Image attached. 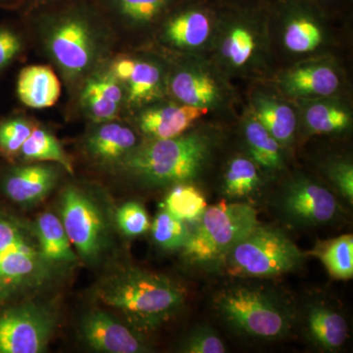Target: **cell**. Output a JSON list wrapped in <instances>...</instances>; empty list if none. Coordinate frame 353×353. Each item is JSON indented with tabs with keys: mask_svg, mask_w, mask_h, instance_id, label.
Listing matches in <instances>:
<instances>
[{
	"mask_svg": "<svg viewBox=\"0 0 353 353\" xmlns=\"http://www.w3.org/2000/svg\"><path fill=\"white\" fill-rule=\"evenodd\" d=\"M23 50V41L15 30L0 26V73L9 66Z\"/></svg>",
	"mask_w": 353,
	"mask_h": 353,
	"instance_id": "obj_37",
	"label": "cell"
},
{
	"mask_svg": "<svg viewBox=\"0 0 353 353\" xmlns=\"http://www.w3.org/2000/svg\"><path fill=\"white\" fill-rule=\"evenodd\" d=\"M59 165L34 163L14 166L0 179L2 194L23 208L36 205L55 189L61 176Z\"/></svg>",
	"mask_w": 353,
	"mask_h": 353,
	"instance_id": "obj_12",
	"label": "cell"
},
{
	"mask_svg": "<svg viewBox=\"0 0 353 353\" xmlns=\"http://www.w3.org/2000/svg\"><path fill=\"white\" fill-rule=\"evenodd\" d=\"M34 127L32 121L21 116L0 121V154L7 159L17 158Z\"/></svg>",
	"mask_w": 353,
	"mask_h": 353,
	"instance_id": "obj_33",
	"label": "cell"
},
{
	"mask_svg": "<svg viewBox=\"0 0 353 353\" xmlns=\"http://www.w3.org/2000/svg\"><path fill=\"white\" fill-rule=\"evenodd\" d=\"M164 208L178 219L196 221L208 208L201 190L187 183H176L165 199Z\"/></svg>",
	"mask_w": 353,
	"mask_h": 353,
	"instance_id": "obj_29",
	"label": "cell"
},
{
	"mask_svg": "<svg viewBox=\"0 0 353 353\" xmlns=\"http://www.w3.org/2000/svg\"><path fill=\"white\" fill-rule=\"evenodd\" d=\"M32 6L39 9L50 8V7L63 6L78 0H30Z\"/></svg>",
	"mask_w": 353,
	"mask_h": 353,
	"instance_id": "obj_39",
	"label": "cell"
},
{
	"mask_svg": "<svg viewBox=\"0 0 353 353\" xmlns=\"http://www.w3.org/2000/svg\"><path fill=\"white\" fill-rule=\"evenodd\" d=\"M190 234L183 221L172 215L164 206L155 216L152 226V239L162 250L171 252L183 248Z\"/></svg>",
	"mask_w": 353,
	"mask_h": 353,
	"instance_id": "obj_32",
	"label": "cell"
},
{
	"mask_svg": "<svg viewBox=\"0 0 353 353\" xmlns=\"http://www.w3.org/2000/svg\"><path fill=\"white\" fill-rule=\"evenodd\" d=\"M330 176L340 190L343 197L347 199L350 203L353 201V169L352 164L347 162H341L331 167Z\"/></svg>",
	"mask_w": 353,
	"mask_h": 353,
	"instance_id": "obj_38",
	"label": "cell"
},
{
	"mask_svg": "<svg viewBox=\"0 0 353 353\" xmlns=\"http://www.w3.org/2000/svg\"><path fill=\"white\" fill-rule=\"evenodd\" d=\"M32 225L39 248L44 256L53 263L73 268L79 257L72 250L71 241L59 216L46 211L41 213Z\"/></svg>",
	"mask_w": 353,
	"mask_h": 353,
	"instance_id": "obj_21",
	"label": "cell"
},
{
	"mask_svg": "<svg viewBox=\"0 0 353 353\" xmlns=\"http://www.w3.org/2000/svg\"><path fill=\"white\" fill-rule=\"evenodd\" d=\"M18 158L24 162H52L70 174L74 173L71 158L54 134L41 127H34L21 148Z\"/></svg>",
	"mask_w": 353,
	"mask_h": 353,
	"instance_id": "obj_24",
	"label": "cell"
},
{
	"mask_svg": "<svg viewBox=\"0 0 353 353\" xmlns=\"http://www.w3.org/2000/svg\"><path fill=\"white\" fill-rule=\"evenodd\" d=\"M245 136L253 161L268 170L282 168L280 143L256 118H250L246 121Z\"/></svg>",
	"mask_w": 353,
	"mask_h": 353,
	"instance_id": "obj_27",
	"label": "cell"
},
{
	"mask_svg": "<svg viewBox=\"0 0 353 353\" xmlns=\"http://www.w3.org/2000/svg\"><path fill=\"white\" fill-rule=\"evenodd\" d=\"M217 307L227 322L248 336L279 338L290 329V318L285 310L257 290H228L218 297Z\"/></svg>",
	"mask_w": 353,
	"mask_h": 353,
	"instance_id": "obj_9",
	"label": "cell"
},
{
	"mask_svg": "<svg viewBox=\"0 0 353 353\" xmlns=\"http://www.w3.org/2000/svg\"><path fill=\"white\" fill-rule=\"evenodd\" d=\"M259 224L256 210L252 206L221 201L204 210L183 248V254L190 261L199 263L223 260L234 245Z\"/></svg>",
	"mask_w": 353,
	"mask_h": 353,
	"instance_id": "obj_5",
	"label": "cell"
},
{
	"mask_svg": "<svg viewBox=\"0 0 353 353\" xmlns=\"http://www.w3.org/2000/svg\"><path fill=\"white\" fill-rule=\"evenodd\" d=\"M139 145L131 128L113 120L95 123L85 137L83 148L95 163L117 169Z\"/></svg>",
	"mask_w": 353,
	"mask_h": 353,
	"instance_id": "obj_13",
	"label": "cell"
},
{
	"mask_svg": "<svg viewBox=\"0 0 353 353\" xmlns=\"http://www.w3.org/2000/svg\"><path fill=\"white\" fill-rule=\"evenodd\" d=\"M307 321L309 333L324 350H338L347 341V322L343 316L331 308L314 306L309 311Z\"/></svg>",
	"mask_w": 353,
	"mask_h": 353,
	"instance_id": "obj_25",
	"label": "cell"
},
{
	"mask_svg": "<svg viewBox=\"0 0 353 353\" xmlns=\"http://www.w3.org/2000/svg\"><path fill=\"white\" fill-rule=\"evenodd\" d=\"M223 260L231 275L266 278L297 268L303 253L282 232L259 224Z\"/></svg>",
	"mask_w": 353,
	"mask_h": 353,
	"instance_id": "obj_6",
	"label": "cell"
},
{
	"mask_svg": "<svg viewBox=\"0 0 353 353\" xmlns=\"http://www.w3.org/2000/svg\"><path fill=\"white\" fill-rule=\"evenodd\" d=\"M132 105L148 103L161 95L162 72L157 64L132 57H119L109 67Z\"/></svg>",
	"mask_w": 353,
	"mask_h": 353,
	"instance_id": "obj_14",
	"label": "cell"
},
{
	"mask_svg": "<svg viewBox=\"0 0 353 353\" xmlns=\"http://www.w3.org/2000/svg\"><path fill=\"white\" fill-rule=\"evenodd\" d=\"M70 270L44 256L32 222L0 206V307L57 287Z\"/></svg>",
	"mask_w": 353,
	"mask_h": 353,
	"instance_id": "obj_1",
	"label": "cell"
},
{
	"mask_svg": "<svg viewBox=\"0 0 353 353\" xmlns=\"http://www.w3.org/2000/svg\"><path fill=\"white\" fill-rule=\"evenodd\" d=\"M283 214L299 226H319L333 220L338 212L334 194L320 183L308 179L292 181L280 199Z\"/></svg>",
	"mask_w": 353,
	"mask_h": 353,
	"instance_id": "obj_11",
	"label": "cell"
},
{
	"mask_svg": "<svg viewBox=\"0 0 353 353\" xmlns=\"http://www.w3.org/2000/svg\"><path fill=\"white\" fill-rule=\"evenodd\" d=\"M330 275L338 280H350L353 276V236L345 234L327 241L316 248Z\"/></svg>",
	"mask_w": 353,
	"mask_h": 353,
	"instance_id": "obj_28",
	"label": "cell"
},
{
	"mask_svg": "<svg viewBox=\"0 0 353 353\" xmlns=\"http://www.w3.org/2000/svg\"><path fill=\"white\" fill-rule=\"evenodd\" d=\"M22 0H0V7H9L19 3Z\"/></svg>",
	"mask_w": 353,
	"mask_h": 353,
	"instance_id": "obj_40",
	"label": "cell"
},
{
	"mask_svg": "<svg viewBox=\"0 0 353 353\" xmlns=\"http://www.w3.org/2000/svg\"><path fill=\"white\" fill-rule=\"evenodd\" d=\"M164 36L176 48H196L206 43L212 29L210 9L199 4L178 6L167 14Z\"/></svg>",
	"mask_w": 353,
	"mask_h": 353,
	"instance_id": "obj_17",
	"label": "cell"
},
{
	"mask_svg": "<svg viewBox=\"0 0 353 353\" xmlns=\"http://www.w3.org/2000/svg\"><path fill=\"white\" fill-rule=\"evenodd\" d=\"M17 94L28 108H51L59 99L61 85L50 66L32 65L21 70L17 81Z\"/></svg>",
	"mask_w": 353,
	"mask_h": 353,
	"instance_id": "obj_18",
	"label": "cell"
},
{
	"mask_svg": "<svg viewBox=\"0 0 353 353\" xmlns=\"http://www.w3.org/2000/svg\"><path fill=\"white\" fill-rule=\"evenodd\" d=\"M78 334L88 347L97 352H150V345L141 332L99 308L88 310L82 316Z\"/></svg>",
	"mask_w": 353,
	"mask_h": 353,
	"instance_id": "obj_10",
	"label": "cell"
},
{
	"mask_svg": "<svg viewBox=\"0 0 353 353\" xmlns=\"http://www.w3.org/2000/svg\"><path fill=\"white\" fill-rule=\"evenodd\" d=\"M116 224L126 236H138L150 228V218L145 208L139 202L128 201L116 211Z\"/></svg>",
	"mask_w": 353,
	"mask_h": 353,
	"instance_id": "obj_35",
	"label": "cell"
},
{
	"mask_svg": "<svg viewBox=\"0 0 353 353\" xmlns=\"http://www.w3.org/2000/svg\"><path fill=\"white\" fill-rule=\"evenodd\" d=\"M170 90L179 101L187 105L209 108L219 99V88L206 74L182 70L172 77Z\"/></svg>",
	"mask_w": 353,
	"mask_h": 353,
	"instance_id": "obj_23",
	"label": "cell"
},
{
	"mask_svg": "<svg viewBox=\"0 0 353 353\" xmlns=\"http://www.w3.org/2000/svg\"><path fill=\"white\" fill-rule=\"evenodd\" d=\"M310 3H325V2L333 1V0H305Z\"/></svg>",
	"mask_w": 353,
	"mask_h": 353,
	"instance_id": "obj_41",
	"label": "cell"
},
{
	"mask_svg": "<svg viewBox=\"0 0 353 353\" xmlns=\"http://www.w3.org/2000/svg\"><path fill=\"white\" fill-rule=\"evenodd\" d=\"M214 148L210 134L189 132L139 145L117 169L150 188L188 183L201 175Z\"/></svg>",
	"mask_w": 353,
	"mask_h": 353,
	"instance_id": "obj_3",
	"label": "cell"
},
{
	"mask_svg": "<svg viewBox=\"0 0 353 353\" xmlns=\"http://www.w3.org/2000/svg\"><path fill=\"white\" fill-rule=\"evenodd\" d=\"M59 218L71 245L87 263H94L108 250L110 230L104 209L92 194L78 185L62 190Z\"/></svg>",
	"mask_w": 353,
	"mask_h": 353,
	"instance_id": "obj_7",
	"label": "cell"
},
{
	"mask_svg": "<svg viewBox=\"0 0 353 353\" xmlns=\"http://www.w3.org/2000/svg\"><path fill=\"white\" fill-rule=\"evenodd\" d=\"M288 94L296 97H328L340 85L336 71L326 64H306L290 70L282 81Z\"/></svg>",
	"mask_w": 353,
	"mask_h": 353,
	"instance_id": "obj_19",
	"label": "cell"
},
{
	"mask_svg": "<svg viewBox=\"0 0 353 353\" xmlns=\"http://www.w3.org/2000/svg\"><path fill=\"white\" fill-rule=\"evenodd\" d=\"M254 109L255 118L279 143H289L296 131V116L288 104L261 95L255 99Z\"/></svg>",
	"mask_w": 353,
	"mask_h": 353,
	"instance_id": "obj_26",
	"label": "cell"
},
{
	"mask_svg": "<svg viewBox=\"0 0 353 353\" xmlns=\"http://www.w3.org/2000/svg\"><path fill=\"white\" fill-rule=\"evenodd\" d=\"M58 326L50 304L26 299L0 307V353H41Z\"/></svg>",
	"mask_w": 353,
	"mask_h": 353,
	"instance_id": "obj_8",
	"label": "cell"
},
{
	"mask_svg": "<svg viewBox=\"0 0 353 353\" xmlns=\"http://www.w3.org/2000/svg\"><path fill=\"white\" fill-rule=\"evenodd\" d=\"M181 352L185 353H223L226 347L219 336L208 327L192 332L183 341Z\"/></svg>",
	"mask_w": 353,
	"mask_h": 353,
	"instance_id": "obj_36",
	"label": "cell"
},
{
	"mask_svg": "<svg viewBox=\"0 0 353 353\" xmlns=\"http://www.w3.org/2000/svg\"><path fill=\"white\" fill-rule=\"evenodd\" d=\"M101 13L131 26H145L167 16L181 0H92Z\"/></svg>",
	"mask_w": 353,
	"mask_h": 353,
	"instance_id": "obj_20",
	"label": "cell"
},
{
	"mask_svg": "<svg viewBox=\"0 0 353 353\" xmlns=\"http://www.w3.org/2000/svg\"><path fill=\"white\" fill-rule=\"evenodd\" d=\"M208 108L187 104L153 106L139 114V131L150 139H167L185 134L194 122L208 114Z\"/></svg>",
	"mask_w": 353,
	"mask_h": 353,
	"instance_id": "obj_16",
	"label": "cell"
},
{
	"mask_svg": "<svg viewBox=\"0 0 353 353\" xmlns=\"http://www.w3.org/2000/svg\"><path fill=\"white\" fill-rule=\"evenodd\" d=\"M259 170L252 160L234 158L225 174V194L234 199L248 196L259 187Z\"/></svg>",
	"mask_w": 353,
	"mask_h": 353,
	"instance_id": "obj_30",
	"label": "cell"
},
{
	"mask_svg": "<svg viewBox=\"0 0 353 353\" xmlns=\"http://www.w3.org/2000/svg\"><path fill=\"white\" fill-rule=\"evenodd\" d=\"M81 106L94 123L116 120L125 101V92L109 68L88 76L81 92Z\"/></svg>",
	"mask_w": 353,
	"mask_h": 353,
	"instance_id": "obj_15",
	"label": "cell"
},
{
	"mask_svg": "<svg viewBox=\"0 0 353 353\" xmlns=\"http://www.w3.org/2000/svg\"><path fill=\"white\" fill-rule=\"evenodd\" d=\"M290 14L284 32L285 48L292 52L305 53L314 50L321 44V26L314 16L306 11L307 6L290 1Z\"/></svg>",
	"mask_w": 353,
	"mask_h": 353,
	"instance_id": "obj_22",
	"label": "cell"
},
{
	"mask_svg": "<svg viewBox=\"0 0 353 353\" xmlns=\"http://www.w3.org/2000/svg\"><path fill=\"white\" fill-rule=\"evenodd\" d=\"M256 48L254 34L245 25H234L230 29L222 46V53L234 66L248 63Z\"/></svg>",
	"mask_w": 353,
	"mask_h": 353,
	"instance_id": "obj_34",
	"label": "cell"
},
{
	"mask_svg": "<svg viewBox=\"0 0 353 353\" xmlns=\"http://www.w3.org/2000/svg\"><path fill=\"white\" fill-rule=\"evenodd\" d=\"M305 122L311 131L328 134L347 129L350 123V116L340 105L319 101L306 109Z\"/></svg>",
	"mask_w": 353,
	"mask_h": 353,
	"instance_id": "obj_31",
	"label": "cell"
},
{
	"mask_svg": "<svg viewBox=\"0 0 353 353\" xmlns=\"http://www.w3.org/2000/svg\"><path fill=\"white\" fill-rule=\"evenodd\" d=\"M94 296L106 307L118 311L128 325L141 333L159 328L185 303L182 288L170 278L132 267L102 279Z\"/></svg>",
	"mask_w": 353,
	"mask_h": 353,
	"instance_id": "obj_2",
	"label": "cell"
},
{
	"mask_svg": "<svg viewBox=\"0 0 353 353\" xmlns=\"http://www.w3.org/2000/svg\"><path fill=\"white\" fill-rule=\"evenodd\" d=\"M44 46L70 82L87 75L99 58L101 14L92 0H78L43 9L41 14Z\"/></svg>",
	"mask_w": 353,
	"mask_h": 353,
	"instance_id": "obj_4",
	"label": "cell"
}]
</instances>
